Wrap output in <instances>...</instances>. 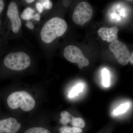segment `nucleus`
I'll return each instance as SVG.
<instances>
[{
	"instance_id": "nucleus-9",
	"label": "nucleus",
	"mask_w": 133,
	"mask_h": 133,
	"mask_svg": "<svg viewBox=\"0 0 133 133\" xmlns=\"http://www.w3.org/2000/svg\"><path fill=\"white\" fill-rule=\"evenodd\" d=\"M119 29L115 26L111 28L102 27L98 30V35L104 41L113 42L117 40Z\"/></svg>"
},
{
	"instance_id": "nucleus-1",
	"label": "nucleus",
	"mask_w": 133,
	"mask_h": 133,
	"mask_svg": "<svg viewBox=\"0 0 133 133\" xmlns=\"http://www.w3.org/2000/svg\"><path fill=\"white\" fill-rule=\"evenodd\" d=\"M67 29V24L65 20L59 17H53L43 26L41 32V39L45 43H50L63 36Z\"/></svg>"
},
{
	"instance_id": "nucleus-16",
	"label": "nucleus",
	"mask_w": 133,
	"mask_h": 133,
	"mask_svg": "<svg viewBox=\"0 0 133 133\" xmlns=\"http://www.w3.org/2000/svg\"><path fill=\"white\" fill-rule=\"evenodd\" d=\"M24 133H51L48 129L42 127H33L29 129Z\"/></svg>"
},
{
	"instance_id": "nucleus-20",
	"label": "nucleus",
	"mask_w": 133,
	"mask_h": 133,
	"mask_svg": "<svg viewBox=\"0 0 133 133\" xmlns=\"http://www.w3.org/2000/svg\"><path fill=\"white\" fill-rule=\"evenodd\" d=\"M71 1H62V3H63V5L65 7H69L71 3Z\"/></svg>"
},
{
	"instance_id": "nucleus-5",
	"label": "nucleus",
	"mask_w": 133,
	"mask_h": 133,
	"mask_svg": "<svg viewBox=\"0 0 133 133\" xmlns=\"http://www.w3.org/2000/svg\"><path fill=\"white\" fill-rule=\"evenodd\" d=\"M64 56L69 62L77 64L79 69L89 65L88 59L84 56L81 50L75 45L66 46L64 51Z\"/></svg>"
},
{
	"instance_id": "nucleus-26",
	"label": "nucleus",
	"mask_w": 133,
	"mask_h": 133,
	"mask_svg": "<svg viewBox=\"0 0 133 133\" xmlns=\"http://www.w3.org/2000/svg\"><path fill=\"white\" fill-rule=\"evenodd\" d=\"M1 20H0V27H1Z\"/></svg>"
},
{
	"instance_id": "nucleus-25",
	"label": "nucleus",
	"mask_w": 133,
	"mask_h": 133,
	"mask_svg": "<svg viewBox=\"0 0 133 133\" xmlns=\"http://www.w3.org/2000/svg\"><path fill=\"white\" fill-rule=\"evenodd\" d=\"M26 2L28 3H30L35 2V1H34V0H26Z\"/></svg>"
},
{
	"instance_id": "nucleus-2",
	"label": "nucleus",
	"mask_w": 133,
	"mask_h": 133,
	"mask_svg": "<svg viewBox=\"0 0 133 133\" xmlns=\"http://www.w3.org/2000/svg\"><path fill=\"white\" fill-rule=\"evenodd\" d=\"M7 102L11 109H17L20 107L25 111H31L36 105L34 98L28 92L24 91L12 93L8 97Z\"/></svg>"
},
{
	"instance_id": "nucleus-10",
	"label": "nucleus",
	"mask_w": 133,
	"mask_h": 133,
	"mask_svg": "<svg viewBox=\"0 0 133 133\" xmlns=\"http://www.w3.org/2000/svg\"><path fill=\"white\" fill-rule=\"evenodd\" d=\"M59 131L60 133H82L83 131L82 129L75 127H70L65 126L60 128Z\"/></svg>"
},
{
	"instance_id": "nucleus-11",
	"label": "nucleus",
	"mask_w": 133,
	"mask_h": 133,
	"mask_svg": "<svg viewBox=\"0 0 133 133\" xmlns=\"http://www.w3.org/2000/svg\"><path fill=\"white\" fill-rule=\"evenodd\" d=\"M60 116L62 118L60 119V122L61 124L65 125L71 122L73 116L70 114L68 111H63L60 114Z\"/></svg>"
},
{
	"instance_id": "nucleus-6",
	"label": "nucleus",
	"mask_w": 133,
	"mask_h": 133,
	"mask_svg": "<svg viewBox=\"0 0 133 133\" xmlns=\"http://www.w3.org/2000/svg\"><path fill=\"white\" fill-rule=\"evenodd\" d=\"M109 49L120 64L125 65L128 63L131 55L128 48L125 43L116 40L110 44Z\"/></svg>"
},
{
	"instance_id": "nucleus-18",
	"label": "nucleus",
	"mask_w": 133,
	"mask_h": 133,
	"mask_svg": "<svg viewBox=\"0 0 133 133\" xmlns=\"http://www.w3.org/2000/svg\"><path fill=\"white\" fill-rule=\"evenodd\" d=\"M42 2L43 7L45 8L46 9H50L52 8V2L50 0H45V1H40Z\"/></svg>"
},
{
	"instance_id": "nucleus-14",
	"label": "nucleus",
	"mask_w": 133,
	"mask_h": 133,
	"mask_svg": "<svg viewBox=\"0 0 133 133\" xmlns=\"http://www.w3.org/2000/svg\"><path fill=\"white\" fill-rule=\"evenodd\" d=\"M102 84L104 86L108 87L110 81V76L109 71L106 69H104L102 71Z\"/></svg>"
},
{
	"instance_id": "nucleus-4",
	"label": "nucleus",
	"mask_w": 133,
	"mask_h": 133,
	"mask_svg": "<svg viewBox=\"0 0 133 133\" xmlns=\"http://www.w3.org/2000/svg\"><path fill=\"white\" fill-rule=\"evenodd\" d=\"M93 14L92 7L88 3L82 2L75 8L72 20L76 24L83 26L91 19Z\"/></svg>"
},
{
	"instance_id": "nucleus-7",
	"label": "nucleus",
	"mask_w": 133,
	"mask_h": 133,
	"mask_svg": "<svg viewBox=\"0 0 133 133\" xmlns=\"http://www.w3.org/2000/svg\"><path fill=\"white\" fill-rule=\"evenodd\" d=\"M7 15L12 23V31L15 33H18L21 27L22 22L19 16L18 7L14 2L9 3Z\"/></svg>"
},
{
	"instance_id": "nucleus-19",
	"label": "nucleus",
	"mask_w": 133,
	"mask_h": 133,
	"mask_svg": "<svg viewBox=\"0 0 133 133\" xmlns=\"http://www.w3.org/2000/svg\"><path fill=\"white\" fill-rule=\"evenodd\" d=\"M36 7L37 9L38 10L39 13L42 14L43 11V7L42 3L40 2L37 3L36 4Z\"/></svg>"
},
{
	"instance_id": "nucleus-8",
	"label": "nucleus",
	"mask_w": 133,
	"mask_h": 133,
	"mask_svg": "<svg viewBox=\"0 0 133 133\" xmlns=\"http://www.w3.org/2000/svg\"><path fill=\"white\" fill-rule=\"evenodd\" d=\"M21 124L16 119L12 117L0 120V133H16Z\"/></svg>"
},
{
	"instance_id": "nucleus-22",
	"label": "nucleus",
	"mask_w": 133,
	"mask_h": 133,
	"mask_svg": "<svg viewBox=\"0 0 133 133\" xmlns=\"http://www.w3.org/2000/svg\"><path fill=\"white\" fill-rule=\"evenodd\" d=\"M26 26L30 29H33L34 28V24L31 22H27L26 23Z\"/></svg>"
},
{
	"instance_id": "nucleus-3",
	"label": "nucleus",
	"mask_w": 133,
	"mask_h": 133,
	"mask_svg": "<svg viewBox=\"0 0 133 133\" xmlns=\"http://www.w3.org/2000/svg\"><path fill=\"white\" fill-rule=\"evenodd\" d=\"M31 63V59L23 52H12L6 56L4 64L8 69L13 70L21 71L28 68Z\"/></svg>"
},
{
	"instance_id": "nucleus-23",
	"label": "nucleus",
	"mask_w": 133,
	"mask_h": 133,
	"mask_svg": "<svg viewBox=\"0 0 133 133\" xmlns=\"http://www.w3.org/2000/svg\"><path fill=\"white\" fill-rule=\"evenodd\" d=\"M4 7V1L2 0H0V14L2 12Z\"/></svg>"
},
{
	"instance_id": "nucleus-24",
	"label": "nucleus",
	"mask_w": 133,
	"mask_h": 133,
	"mask_svg": "<svg viewBox=\"0 0 133 133\" xmlns=\"http://www.w3.org/2000/svg\"><path fill=\"white\" fill-rule=\"evenodd\" d=\"M133 52H132V54H131V56H130V59H129V62H130V63H131L132 64V65L133 64Z\"/></svg>"
},
{
	"instance_id": "nucleus-12",
	"label": "nucleus",
	"mask_w": 133,
	"mask_h": 133,
	"mask_svg": "<svg viewBox=\"0 0 133 133\" xmlns=\"http://www.w3.org/2000/svg\"><path fill=\"white\" fill-rule=\"evenodd\" d=\"M35 12V10L31 8H27L24 10L21 16L23 20L29 21L30 19H33Z\"/></svg>"
},
{
	"instance_id": "nucleus-17",
	"label": "nucleus",
	"mask_w": 133,
	"mask_h": 133,
	"mask_svg": "<svg viewBox=\"0 0 133 133\" xmlns=\"http://www.w3.org/2000/svg\"><path fill=\"white\" fill-rule=\"evenodd\" d=\"M129 106V104L128 103L122 104L116 109H115L114 111V114L115 115H118L124 113L128 109Z\"/></svg>"
},
{
	"instance_id": "nucleus-15",
	"label": "nucleus",
	"mask_w": 133,
	"mask_h": 133,
	"mask_svg": "<svg viewBox=\"0 0 133 133\" xmlns=\"http://www.w3.org/2000/svg\"><path fill=\"white\" fill-rule=\"evenodd\" d=\"M83 86L81 84L77 85L69 93V97L72 98L78 95L79 93L83 91Z\"/></svg>"
},
{
	"instance_id": "nucleus-13",
	"label": "nucleus",
	"mask_w": 133,
	"mask_h": 133,
	"mask_svg": "<svg viewBox=\"0 0 133 133\" xmlns=\"http://www.w3.org/2000/svg\"><path fill=\"white\" fill-rule=\"evenodd\" d=\"M71 123L73 127L81 129L84 128L85 126V122L81 118H74L73 117Z\"/></svg>"
},
{
	"instance_id": "nucleus-21",
	"label": "nucleus",
	"mask_w": 133,
	"mask_h": 133,
	"mask_svg": "<svg viewBox=\"0 0 133 133\" xmlns=\"http://www.w3.org/2000/svg\"><path fill=\"white\" fill-rule=\"evenodd\" d=\"M33 19L36 21H40L41 20V15L39 13H37L35 15H34Z\"/></svg>"
}]
</instances>
